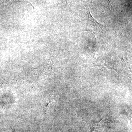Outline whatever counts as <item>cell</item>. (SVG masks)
Returning a JSON list of instances; mask_svg holds the SVG:
<instances>
[{"label":"cell","mask_w":132,"mask_h":132,"mask_svg":"<svg viewBox=\"0 0 132 132\" xmlns=\"http://www.w3.org/2000/svg\"><path fill=\"white\" fill-rule=\"evenodd\" d=\"M102 120L103 119L97 123H94L93 122H88V124L90 127V132H94L95 130L100 127Z\"/></svg>","instance_id":"cell-2"},{"label":"cell","mask_w":132,"mask_h":132,"mask_svg":"<svg viewBox=\"0 0 132 132\" xmlns=\"http://www.w3.org/2000/svg\"><path fill=\"white\" fill-rule=\"evenodd\" d=\"M87 14L86 25L83 31H89L96 36L104 34L107 31L106 26L97 22L92 16L89 9L87 11Z\"/></svg>","instance_id":"cell-1"},{"label":"cell","mask_w":132,"mask_h":132,"mask_svg":"<svg viewBox=\"0 0 132 132\" xmlns=\"http://www.w3.org/2000/svg\"><path fill=\"white\" fill-rule=\"evenodd\" d=\"M108 1H109V2L110 3V4H111V8H112V5H111V3H110V1H109V0H108ZM110 1H111V0H110Z\"/></svg>","instance_id":"cell-3"}]
</instances>
